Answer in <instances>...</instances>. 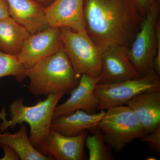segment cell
<instances>
[{
    "label": "cell",
    "instance_id": "cell-1",
    "mask_svg": "<svg viewBox=\"0 0 160 160\" xmlns=\"http://www.w3.org/2000/svg\"><path fill=\"white\" fill-rule=\"evenodd\" d=\"M86 30L103 50L111 47H130L143 18L132 0H84Z\"/></svg>",
    "mask_w": 160,
    "mask_h": 160
},
{
    "label": "cell",
    "instance_id": "cell-2",
    "mask_svg": "<svg viewBox=\"0 0 160 160\" xmlns=\"http://www.w3.org/2000/svg\"><path fill=\"white\" fill-rule=\"evenodd\" d=\"M28 89L36 96L69 94L78 86L81 75L74 70L63 46L56 52L26 69Z\"/></svg>",
    "mask_w": 160,
    "mask_h": 160
},
{
    "label": "cell",
    "instance_id": "cell-3",
    "mask_svg": "<svg viewBox=\"0 0 160 160\" xmlns=\"http://www.w3.org/2000/svg\"><path fill=\"white\" fill-rule=\"evenodd\" d=\"M64 95L61 93L50 94L47 96L46 99L30 106H25L24 98H18L9 106L10 120L6 119L5 108L0 112V119L2 120L0 132H4L9 128L14 130L18 124L27 123L30 127L29 140L36 148L51 130L55 108Z\"/></svg>",
    "mask_w": 160,
    "mask_h": 160
},
{
    "label": "cell",
    "instance_id": "cell-4",
    "mask_svg": "<svg viewBox=\"0 0 160 160\" xmlns=\"http://www.w3.org/2000/svg\"><path fill=\"white\" fill-rule=\"evenodd\" d=\"M106 110L97 127L114 151H122L134 140H140L147 134L129 106H115Z\"/></svg>",
    "mask_w": 160,
    "mask_h": 160
},
{
    "label": "cell",
    "instance_id": "cell-5",
    "mask_svg": "<svg viewBox=\"0 0 160 160\" xmlns=\"http://www.w3.org/2000/svg\"><path fill=\"white\" fill-rule=\"evenodd\" d=\"M63 47L72 67L79 74L99 77L102 73L103 51L89 37L86 30L76 32L61 28Z\"/></svg>",
    "mask_w": 160,
    "mask_h": 160
},
{
    "label": "cell",
    "instance_id": "cell-6",
    "mask_svg": "<svg viewBox=\"0 0 160 160\" xmlns=\"http://www.w3.org/2000/svg\"><path fill=\"white\" fill-rule=\"evenodd\" d=\"M160 2L156 0L148 10L127 51L130 62L141 77L146 76L153 68L157 46V26L160 21Z\"/></svg>",
    "mask_w": 160,
    "mask_h": 160
},
{
    "label": "cell",
    "instance_id": "cell-7",
    "mask_svg": "<svg viewBox=\"0 0 160 160\" xmlns=\"http://www.w3.org/2000/svg\"><path fill=\"white\" fill-rule=\"evenodd\" d=\"M159 75L152 68L144 77L112 84H98L94 92L99 99L100 110L127 105L131 99L142 92L160 91Z\"/></svg>",
    "mask_w": 160,
    "mask_h": 160
},
{
    "label": "cell",
    "instance_id": "cell-8",
    "mask_svg": "<svg viewBox=\"0 0 160 160\" xmlns=\"http://www.w3.org/2000/svg\"><path fill=\"white\" fill-rule=\"evenodd\" d=\"M63 46L62 32L59 27H49L25 40L17 57L25 69L54 54Z\"/></svg>",
    "mask_w": 160,
    "mask_h": 160
},
{
    "label": "cell",
    "instance_id": "cell-9",
    "mask_svg": "<svg viewBox=\"0 0 160 160\" xmlns=\"http://www.w3.org/2000/svg\"><path fill=\"white\" fill-rule=\"evenodd\" d=\"M99 80L100 77L92 78L81 75L79 82L70 93V97L55 108L53 119L69 115L78 110H83L90 114L101 110L99 99L94 92Z\"/></svg>",
    "mask_w": 160,
    "mask_h": 160
},
{
    "label": "cell",
    "instance_id": "cell-10",
    "mask_svg": "<svg viewBox=\"0 0 160 160\" xmlns=\"http://www.w3.org/2000/svg\"><path fill=\"white\" fill-rule=\"evenodd\" d=\"M88 135L87 131H84L76 136H66L51 129L36 148L42 154L54 160H85L84 146Z\"/></svg>",
    "mask_w": 160,
    "mask_h": 160
},
{
    "label": "cell",
    "instance_id": "cell-11",
    "mask_svg": "<svg viewBox=\"0 0 160 160\" xmlns=\"http://www.w3.org/2000/svg\"><path fill=\"white\" fill-rule=\"evenodd\" d=\"M128 49L126 46H118L103 50L102 73L98 84H112L142 78L129 59Z\"/></svg>",
    "mask_w": 160,
    "mask_h": 160
},
{
    "label": "cell",
    "instance_id": "cell-12",
    "mask_svg": "<svg viewBox=\"0 0 160 160\" xmlns=\"http://www.w3.org/2000/svg\"><path fill=\"white\" fill-rule=\"evenodd\" d=\"M84 0H54L45 8L49 27H68L76 32L86 30Z\"/></svg>",
    "mask_w": 160,
    "mask_h": 160
},
{
    "label": "cell",
    "instance_id": "cell-13",
    "mask_svg": "<svg viewBox=\"0 0 160 160\" xmlns=\"http://www.w3.org/2000/svg\"><path fill=\"white\" fill-rule=\"evenodd\" d=\"M9 15L31 35L49 27L45 8L32 0H7Z\"/></svg>",
    "mask_w": 160,
    "mask_h": 160
},
{
    "label": "cell",
    "instance_id": "cell-14",
    "mask_svg": "<svg viewBox=\"0 0 160 160\" xmlns=\"http://www.w3.org/2000/svg\"><path fill=\"white\" fill-rule=\"evenodd\" d=\"M146 133L160 127V91H149L136 96L127 103Z\"/></svg>",
    "mask_w": 160,
    "mask_h": 160
},
{
    "label": "cell",
    "instance_id": "cell-15",
    "mask_svg": "<svg viewBox=\"0 0 160 160\" xmlns=\"http://www.w3.org/2000/svg\"><path fill=\"white\" fill-rule=\"evenodd\" d=\"M105 113L104 110L92 114L78 110L69 115L53 119L51 129L66 136H76L97 127Z\"/></svg>",
    "mask_w": 160,
    "mask_h": 160
},
{
    "label": "cell",
    "instance_id": "cell-16",
    "mask_svg": "<svg viewBox=\"0 0 160 160\" xmlns=\"http://www.w3.org/2000/svg\"><path fill=\"white\" fill-rule=\"evenodd\" d=\"M9 146L22 160H52L53 158L42 154L32 144L25 123L20 124L19 130L12 134L8 132H0V147Z\"/></svg>",
    "mask_w": 160,
    "mask_h": 160
},
{
    "label": "cell",
    "instance_id": "cell-17",
    "mask_svg": "<svg viewBox=\"0 0 160 160\" xmlns=\"http://www.w3.org/2000/svg\"><path fill=\"white\" fill-rule=\"evenodd\" d=\"M30 33L11 17L0 20V50L17 56Z\"/></svg>",
    "mask_w": 160,
    "mask_h": 160
},
{
    "label": "cell",
    "instance_id": "cell-18",
    "mask_svg": "<svg viewBox=\"0 0 160 160\" xmlns=\"http://www.w3.org/2000/svg\"><path fill=\"white\" fill-rule=\"evenodd\" d=\"M92 130V134L88 135L85 141V145L89 151V160L114 159L111 148L106 143L102 132L97 127Z\"/></svg>",
    "mask_w": 160,
    "mask_h": 160
},
{
    "label": "cell",
    "instance_id": "cell-19",
    "mask_svg": "<svg viewBox=\"0 0 160 160\" xmlns=\"http://www.w3.org/2000/svg\"><path fill=\"white\" fill-rule=\"evenodd\" d=\"M25 72L17 56L0 50V78L10 76L18 82H22L26 78Z\"/></svg>",
    "mask_w": 160,
    "mask_h": 160
},
{
    "label": "cell",
    "instance_id": "cell-20",
    "mask_svg": "<svg viewBox=\"0 0 160 160\" xmlns=\"http://www.w3.org/2000/svg\"><path fill=\"white\" fill-rule=\"evenodd\" d=\"M140 140L151 144L152 147H153L158 152H160V127L148 133Z\"/></svg>",
    "mask_w": 160,
    "mask_h": 160
},
{
    "label": "cell",
    "instance_id": "cell-21",
    "mask_svg": "<svg viewBox=\"0 0 160 160\" xmlns=\"http://www.w3.org/2000/svg\"><path fill=\"white\" fill-rule=\"evenodd\" d=\"M156 0H132L140 15L143 18Z\"/></svg>",
    "mask_w": 160,
    "mask_h": 160
},
{
    "label": "cell",
    "instance_id": "cell-22",
    "mask_svg": "<svg viewBox=\"0 0 160 160\" xmlns=\"http://www.w3.org/2000/svg\"><path fill=\"white\" fill-rule=\"evenodd\" d=\"M158 42L155 55L153 59V69L155 71L160 74V22L159 21L157 26Z\"/></svg>",
    "mask_w": 160,
    "mask_h": 160
},
{
    "label": "cell",
    "instance_id": "cell-23",
    "mask_svg": "<svg viewBox=\"0 0 160 160\" xmlns=\"http://www.w3.org/2000/svg\"><path fill=\"white\" fill-rule=\"evenodd\" d=\"M1 147L4 150L5 155H4V157L2 158V159H0V160H20L17 153L15 152V151H14L13 149H12L9 146H1Z\"/></svg>",
    "mask_w": 160,
    "mask_h": 160
},
{
    "label": "cell",
    "instance_id": "cell-24",
    "mask_svg": "<svg viewBox=\"0 0 160 160\" xmlns=\"http://www.w3.org/2000/svg\"><path fill=\"white\" fill-rule=\"evenodd\" d=\"M9 7L7 0H0V20L9 17Z\"/></svg>",
    "mask_w": 160,
    "mask_h": 160
},
{
    "label": "cell",
    "instance_id": "cell-25",
    "mask_svg": "<svg viewBox=\"0 0 160 160\" xmlns=\"http://www.w3.org/2000/svg\"><path fill=\"white\" fill-rule=\"evenodd\" d=\"M32 1L39 4L44 8H46L49 6L54 0H32Z\"/></svg>",
    "mask_w": 160,
    "mask_h": 160
}]
</instances>
